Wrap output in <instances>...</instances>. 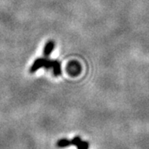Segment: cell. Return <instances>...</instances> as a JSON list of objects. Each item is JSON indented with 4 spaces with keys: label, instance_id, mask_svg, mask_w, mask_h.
<instances>
[{
    "label": "cell",
    "instance_id": "cell-4",
    "mask_svg": "<svg viewBox=\"0 0 149 149\" xmlns=\"http://www.w3.org/2000/svg\"><path fill=\"white\" fill-rule=\"evenodd\" d=\"M54 48H55V42L53 41H49V42L46 43V45L44 47V51H43L44 56L48 57L50 56V54L53 52Z\"/></svg>",
    "mask_w": 149,
    "mask_h": 149
},
{
    "label": "cell",
    "instance_id": "cell-1",
    "mask_svg": "<svg viewBox=\"0 0 149 149\" xmlns=\"http://www.w3.org/2000/svg\"><path fill=\"white\" fill-rule=\"evenodd\" d=\"M42 67L46 68L47 70H52L55 76H58L61 74V63L57 61H55V60H50V59H48V57H46V56H44L42 58L37 59L31 66L30 72L34 73L40 68H42Z\"/></svg>",
    "mask_w": 149,
    "mask_h": 149
},
{
    "label": "cell",
    "instance_id": "cell-3",
    "mask_svg": "<svg viewBox=\"0 0 149 149\" xmlns=\"http://www.w3.org/2000/svg\"><path fill=\"white\" fill-rule=\"evenodd\" d=\"M67 70H68V72H69L70 74H72V75H74V74H77L79 72H80V65L76 61L70 62L68 65Z\"/></svg>",
    "mask_w": 149,
    "mask_h": 149
},
{
    "label": "cell",
    "instance_id": "cell-2",
    "mask_svg": "<svg viewBox=\"0 0 149 149\" xmlns=\"http://www.w3.org/2000/svg\"><path fill=\"white\" fill-rule=\"evenodd\" d=\"M71 145H74L75 146L77 149H89V143L88 142H85V141H83L80 137H74V139H71V140H69V139H60L57 141L56 143V146L58 148H66V147H69V146H71Z\"/></svg>",
    "mask_w": 149,
    "mask_h": 149
}]
</instances>
